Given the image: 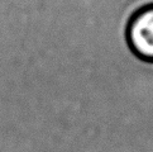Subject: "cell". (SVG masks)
I'll use <instances>...</instances> for the list:
<instances>
[{
	"label": "cell",
	"instance_id": "6da1fadb",
	"mask_svg": "<svg viewBox=\"0 0 153 152\" xmlns=\"http://www.w3.org/2000/svg\"><path fill=\"white\" fill-rule=\"evenodd\" d=\"M125 42L133 55L147 63H153V1L140 5L125 25Z\"/></svg>",
	"mask_w": 153,
	"mask_h": 152
}]
</instances>
